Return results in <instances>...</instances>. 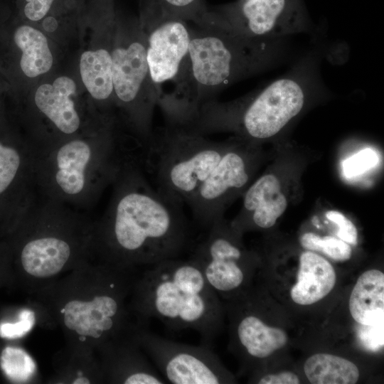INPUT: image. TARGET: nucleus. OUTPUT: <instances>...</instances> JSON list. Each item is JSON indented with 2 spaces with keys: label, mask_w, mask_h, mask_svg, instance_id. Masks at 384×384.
Masks as SVG:
<instances>
[{
  "label": "nucleus",
  "mask_w": 384,
  "mask_h": 384,
  "mask_svg": "<svg viewBox=\"0 0 384 384\" xmlns=\"http://www.w3.org/2000/svg\"><path fill=\"white\" fill-rule=\"evenodd\" d=\"M111 186L106 209L94 220L90 258L141 270L178 257L191 238L183 204L151 185L139 156L125 162Z\"/></svg>",
  "instance_id": "nucleus-1"
},
{
  "label": "nucleus",
  "mask_w": 384,
  "mask_h": 384,
  "mask_svg": "<svg viewBox=\"0 0 384 384\" xmlns=\"http://www.w3.org/2000/svg\"><path fill=\"white\" fill-rule=\"evenodd\" d=\"M139 270L86 260L29 296L38 322L60 328L66 346L95 353L109 342L134 335L145 324L131 306Z\"/></svg>",
  "instance_id": "nucleus-2"
},
{
  "label": "nucleus",
  "mask_w": 384,
  "mask_h": 384,
  "mask_svg": "<svg viewBox=\"0 0 384 384\" xmlns=\"http://www.w3.org/2000/svg\"><path fill=\"white\" fill-rule=\"evenodd\" d=\"M94 219L40 193L12 233V282L31 296L90 258Z\"/></svg>",
  "instance_id": "nucleus-3"
},
{
  "label": "nucleus",
  "mask_w": 384,
  "mask_h": 384,
  "mask_svg": "<svg viewBox=\"0 0 384 384\" xmlns=\"http://www.w3.org/2000/svg\"><path fill=\"white\" fill-rule=\"evenodd\" d=\"M140 151L137 142L115 134L112 122L90 136L37 151L38 193L87 213L112 185L125 162Z\"/></svg>",
  "instance_id": "nucleus-4"
},
{
  "label": "nucleus",
  "mask_w": 384,
  "mask_h": 384,
  "mask_svg": "<svg viewBox=\"0 0 384 384\" xmlns=\"http://www.w3.org/2000/svg\"><path fill=\"white\" fill-rule=\"evenodd\" d=\"M190 28L186 58L175 80L176 90L158 101L164 114L176 120L192 119L220 90L262 65L264 42L245 38L217 25Z\"/></svg>",
  "instance_id": "nucleus-5"
},
{
  "label": "nucleus",
  "mask_w": 384,
  "mask_h": 384,
  "mask_svg": "<svg viewBox=\"0 0 384 384\" xmlns=\"http://www.w3.org/2000/svg\"><path fill=\"white\" fill-rule=\"evenodd\" d=\"M131 306L139 321L156 319L174 331L191 329L211 346L221 324L217 293L191 259L161 261L141 269Z\"/></svg>",
  "instance_id": "nucleus-6"
},
{
  "label": "nucleus",
  "mask_w": 384,
  "mask_h": 384,
  "mask_svg": "<svg viewBox=\"0 0 384 384\" xmlns=\"http://www.w3.org/2000/svg\"><path fill=\"white\" fill-rule=\"evenodd\" d=\"M228 146L191 125L165 124L142 149L141 166L159 192L188 205Z\"/></svg>",
  "instance_id": "nucleus-7"
},
{
  "label": "nucleus",
  "mask_w": 384,
  "mask_h": 384,
  "mask_svg": "<svg viewBox=\"0 0 384 384\" xmlns=\"http://www.w3.org/2000/svg\"><path fill=\"white\" fill-rule=\"evenodd\" d=\"M305 87L297 79L282 78L272 82L250 100L237 117L218 121L197 129L208 134L230 127L254 139L277 134L302 110Z\"/></svg>",
  "instance_id": "nucleus-8"
},
{
  "label": "nucleus",
  "mask_w": 384,
  "mask_h": 384,
  "mask_svg": "<svg viewBox=\"0 0 384 384\" xmlns=\"http://www.w3.org/2000/svg\"><path fill=\"white\" fill-rule=\"evenodd\" d=\"M135 338L166 383L226 382L228 375L211 346L202 343L189 345L167 339L151 332L147 325L139 328Z\"/></svg>",
  "instance_id": "nucleus-9"
},
{
  "label": "nucleus",
  "mask_w": 384,
  "mask_h": 384,
  "mask_svg": "<svg viewBox=\"0 0 384 384\" xmlns=\"http://www.w3.org/2000/svg\"><path fill=\"white\" fill-rule=\"evenodd\" d=\"M198 23L222 26L263 42L301 31L303 21L298 0H240L220 13H203Z\"/></svg>",
  "instance_id": "nucleus-10"
},
{
  "label": "nucleus",
  "mask_w": 384,
  "mask_h": 384,
  "mask_svg": "<svg viewBox=\"0 0 384 384\" xmlns=\"http://www.w3.org/2000/svg\"><path fill=\"white\" fill-rule=\"evenodd\" d=\"M196 245L189 259L200 268L218 295L228 297L246 279V255L222 219L215 222Z\"/></svg>",
  "instance_id": "nucleus-11"
},
{
  "label": "nucleus",
  "mask_w": 384,
  "mask_h": 384,
  "mask_svg": "<svg viewBox=\"0 0 384 384\" xmlns=\"http://www.w3.org/2000/svg\"><path fill=\"white\" fill-rule=\"evenodd\" d=\"M246 158L242 151L228 146L201 183L188 204L198 226L208 230L220 219L223 210L231 196L247 185L250 174Z\"/></svg>",
  "instance_id": "nucleus-12"
},
{
  "label": "nucleus",
  "mask_w": 384,
  "mask_h": 384,
  "mask_svg": "<svg viewBox=\"0 0 384 384\" xmlns=\"http://www.w3.org/2000/svg\"><path fill=\"white\" fill-rule=\"evenodd\" d=\"M146 32V60L151 79L161 85L176 79L190 42V27L184 19L161 15L149 17Z\"/></svg>",
  "instance_id": "nucleus-13"
},
{
  "label": "nucleus",
  "mask_w": 384,
  "mask_h": 384,
  "mask_svg": "<svg viewBox=\"0 0 384 384\" xmlns=\"http://www.w3.org/2000/svg\"><path fill=\"white\" fill-rule=\"evenodd\" d=\"M36 159L37 150L30 141L10 142L0 138V200L8 197L19 222L39 194Z\"/></svg>",
  "instance_id": "nucleus-14"
},
{
  "label": "nucleus",
  "mask_w": 384,
  "mask_h": 384,
  "mask_svg": "<svg viewBox=\"0 0 384 384\" xmlns=\"http://www.w3.org/2000/svg\"><path fill=\"white\" fill-rule=\"evenodd\" d=\"M104 374L105 383L165 384L135 334L106 343L95 353Z\"/></svg>",
  "instance_id": "nucleus-15"
},
{
  "label": "nucleus",
  "mask_w": 384,
  "mask_h": 384,
  "mask_svg": "<svg viewBox=\"0 0 384 384\" xmlns=\"http://www.w3.org/2000/svg\"><path fill=\"white\" fill-rule=\"evenodd\" d=\"M75 83L66 76L58 78L51 85H41L36 92L35 106L53 126L54 146L79 137L82 120L75 102Z\"/></svg>",
  "instance_id": "nucleus-16"
},
{
  "label": "nucleus",
  "mask_w": 384,
  "mask_h": 384,
  "mask_svg": "<svg viewBox=\"0 0 384 384\" xmlns=\"http://www.w3.org/2000/svg\"><path fill=\"white\" fill-rule=\"evenodd\" d=\"M336 275L331 263L312 251H305L299 257L297 282L290 294L300 305L314 304L328 295L335 286Z\"/></svg>",
  "instance_id": "nucleus-17"
},
{
  "label": "nucleus",
  "mask_w": 384,
  "mask_h": 384,
  "mask_svg": "<svg viewBox=\"0 0 384 384\" xmlns=\"http://www.w3.org/2000/svg\"><path fill=\"white\" fill-rule=\"evenodd\" d=\"M287 207V201L281 191L280 182L273 174H265L259 178L244 195V212L259 228L273 226Z\"/></svg>",
  "instance_id": "nucleus-18"
},
{
  "label": "nucleus",
  "mask_w": 384,
  "mask_h": 384,
  "mask_svg": "<svg viewBox=\"0 0 384 384\" xmlns=\"http://www.w3.org/2000/svg\"><path fill=\"white\" fill-rule=\"evenodd\" d=\"M349 310L361 325L384 321V274L381 271L370 270L361 274L351 293Z\"/></svg>",
  "instance_id": "nucleus-19"
},
{
  "label": "nucleus",
  "mask_w": 384,
  "mask_h": 384,
  "mask_svg": "<svg viewBox=\"0 0 384 384\" xmlns=\"http://www.w3.org/2000/svg\"><path fill=\"white\" fill-rule=\"evenodd\" d=\"M53 367L54 374L50 383H105L100 361L90 351L66 346L55 356Z\"/></svg>",
  "instance_id": "nucleus-20"
},
{
  "label": "nucleus",
  "mask_w": 384,
  "mask_h": 384,
  "mask_svg": "<svg viewBox=\"0 0 384 384\" xmlns=\"http://www.w3.org/2000/svg\"><path fill=\"white\" fill-rule=\"evenodd\" d=\"M235 334L238 345L253 358H267L287 342V336L282 329L267 325L253 314L238 318Z\"/></svg>",
  "instance_id": "nucleus-21"
},
{
  "label": "nucleus",
  "mask_w": 384,
  "mask_h": 384,
  "mask_svg": "<svg viewBox=\"0 0 384 384\" xmlns=\"http://www.w3.org/2000/svg\"><path fill=\"white\" fill-rule=\"evenodd\" d=\"M13 44L20 50L19 66L25 75L34 78L48 72L53 65V55L46 36L27 25L13 29Z\"/></svg>",
  "instance_id": "nucleus-22"
},
{
  "label": "nucleus",
  "mask_w": 384,
  "mask_h": 384,
  "mask_svg": "<svg viewBox=\"0 0 384 384\" xmlns=\"http://www.w3.org/2000/svg\"><path fill=\"white\" fill-rule=\"evenodd\" d=\"M111 53L100 48L85 51L80 57L82 82L91 96L97 100H107L114 93Z\"/></svg>",
  "instance_id": "nucleus-23"
},
{
  "label": "nucleus",
  "mask_w": 384,
  "mask_h": 384,
  "mask_svg": "<svg viewBox=\"0 0 384 384\" xmlns=\"http://www.w3.org/2000/svg\"><path fill=\"white\" fill-rule=\"evenodd\" d=\"M304 370L313 384H354L359 378L358 368L353 363L324 353L308 358Z\"/></svg>",
  "instance_id": "nucleus-24"
},
{
  "label": "nucleus",
  "mask_w": 384,
  "mask_h": 384,
  "mask_svg": "<svg viewBox=\"0 0 384 384\" xmlns=\"http://www.w3.org/2000/svg\"><path fill=\"white\" fill-rule=\"evenodd\" d=\"M0 368L6 378L15 383H31L38 373L33 358L22 348L5 346L0 353Z\"/></svg>",
  "instance_id": "nucleus-25"
},
{
  "label": "nucleus",
  "mask_w": 384,
  "mask_h": 384,
  "mask_svg": "<svg viewBox=\"0 0 384 384\" xmlns=\"http://www.w3.org/2000/svg\"><path fill=\"white\" fill-rule=\"evenodd\" d=\"M300 241L304 248L321 252L336 261L348 260L352 255L349 244L332 236L321 237L313 233H306L301 237Z\"/></svg>",
  "instance_id": "nucleus-26"
},
{
  "label": "nucleus",
  "mask_w": 384,
  "mask_h": 384,
  "mask_svg": "<svg viewBox=\"0 0 384 384\" xmlns=\"http://www.w3.org/2000/svg\"><path fill=\"white\" fill-rule=\"evenodd\" d=\"M38 322V315L35 309L29 307L21 309L14 321L0 324V336L6 339H16L25 336Z\"/></svg>",
  "instance_id": "nucleus-27"
},
{
  "label": "nucleus",
  "mask_w": 384,
  "mask_h": 384,
  "mask_svg": "<svg viewBox=\"0 0 384 384\" xmlns=\"http://www.w3.org/2000/svg\"><path fill=\"white\" fill-rule=\"evenodd\" d=\"M378 162L377 153L372 149L366 148L343 161V173L348 178L358 177L375 166Z\"/></svg>",
  "instance_id": "nucleus-28"
},
{
  "label": "nucleus",
  "mask_w": 384,
  "mask_h": 384,
  "mask_svg": "<svg viewBox=\"0 0 384 384\" xmlns=\"http://www.w3.org/2000/svg\"><path fill=\"white\" fill-rule=\"evenodd\" d=\"M158 14L177 17L182 19L196 20L198 0H156Z\"/></svg>",
  "instance_id": "nucleus-29"
},
{
  "label": "nucleus",
  "mask_w": 384,
  "mask_h": 384,
  "mask_svg": "<svg viewBox=\"0 0 384 384\" xmlns=\"http://www.w3.org/2000/svg\"><path fill=\"white\" fill-rule=\"evenodd\" d=\"M326 217L337 225L336 235L339 239L349 245H357L358 230L355 225L348 218L337 210L327 211Z\"/></svg>",
  "instance_id": "nucleus-30"
},
{
  "label": "nucleus",
  "mask_w": 384,
  "mask_h": 384,
  "mask_svg": "<svg viewBox=\"0 0 384 384\" xmlns=\"http://www.w3.org/2000/svg\"><path fill=\"white\" fill-rule=\"evenodd\" d=\"M383 321L372 325H361L358 336L363 346L376 351L383 346Z\"/></svg>",
  "instance_id": "nucleus-31"
},
{
  "label": "nucleus",
  "mask_w": 384,
  "mask_h": 384,
  "mask_svg": "<svg viewBox=\"0 0 384 384\" xmlns=\"http://www.w3.org/2000/svg\"><path fill=\"white\" fill-rule=\"evenodd\" d=\"M57 0H20L22 14L28 20L38 21L49 13Z\"/></svg>",
  "instance_id": "nucleus-32"
},
{
  "label": "nucleus",
  "mask_w": 384,
  "mask_h": 384,
  "mask_svg": "<svg viewBox=\"0 0 384 384\" xmlns=\"http://www.w3.org/2000/svg\"><path fill=\"white\" fill-rule=\"evenodd\" d=\"M259 384H299L298 376L289 371L277 374H267L262 376L257 382Z\"/></svg>",
  "instance_id": "nucleus-33"
},
{
  "label": "nucleus",
  "mask_w": 384,
  "mask_h": 384,
  "mask_svg": "<svg viewBox=\"0 0 384 384\" xmlns=\"http://www.w3.org/2000/svg\"><path fill=\"white\" fill-rule=\"evenodd\" d=\"M43 21V26L45 30L52 31L56 29L58 26L57 20L51 16L44 17Z\"/></svg>",
  "instance_id": "nucleus-34"
}]
</instances>
